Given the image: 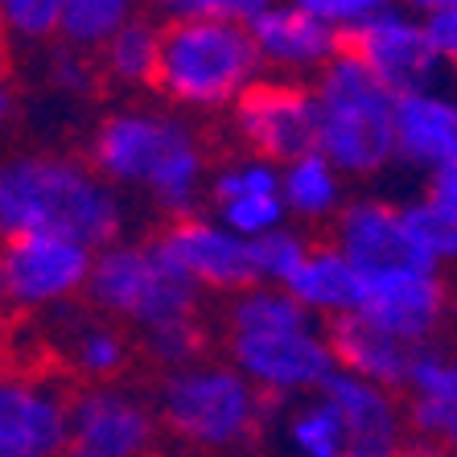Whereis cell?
I'll return each mask as SVG.
<instances>
[{"mask_svg": "<svg viewBox=\"0 0 457 457\" xmlns=\"http://www.w3.org/2000/svg\"><path fill=\"white\" fill-rule=\"evenodd\" d=\"M408 400H441V404H457V342L441 346V342H425L412 351L408 362Z\"/></svg>", "mask_w": 457, "mask_h": 457, "instance_id": "f1b7e54d", "label": "cell"}, {"mask_svg": "<svg viewBox=\"0 0 457 457\" xmlns=\"http://www.w3.org/2000/svg\"><path fill=\"white\" fill-rule=\"evenodd\" d=\"M247 37L260 58V71L277 79H297L309 83L326 62H334L342 54V37L293 9L288 0L268 4L264 12H255L247 21Z\"/></svg>", "mask_w": 457, "mask_h": 457, "instance_id": "ac0fdd59", "label": "cell"}, {"mask_svg": "<svg viewBox=\"0 0 457 457\" xmlns=\"http://www.w3.org/2000/svg\"><path fill=\"white\" fill-rule=\"evenodd\" d=\"M305 252H309V235L288 223L260 235V239H252V244H247V255H252V285L285 288L288 280H293V272L301 268Z\"/></svg>", "mask_w": 457, "mask_h": 457, "instance_id": "83f0119b", "label": "cell"}, {"mask_svg": "<svg viewBox=\"0 0 457 457\" xmlns=\"http://www.w3.org/2000/svg\"><path fill=\"white\" fill-rule=\"evenodd\" d=\"M288 4L301 9L305 17H313L318 25H326L330 33H338L342 42H346L354 29H362L371 17H379L392 0H288Z\"/></svg>", "mask_w": 457, "mask_h": 457, "instance_id": "1f68e13d", "label": "cell"}, {"mask_svg": "<svg viewBox=\"0 0 457 457\" xmlns=\"http://www.w3.org/2000/svg\"><path fill=\"white\" fill-rule=\"evenodd\" d=\"M395 165L420 178H436L457 165V87L433 83L408 96H395L392 107Z\"/></svg>", "mask_w": 457, "mask_h": 457, "instance_id": "e0dca14e", "label": "cell"}, {"mask_svg": "<svg viewBox=\"0 0 457 457\" xmlns=\"http://www.w3.org/2000/svg\"><path fill=\"white\" fill-rule=\"evenodd\" d=\"M178 17H214V21L247 25L255 12H264L277 0H165Z\"/></svg>", "mask_w": 457, "mask_h": 457, "instance_id": "e575fe53", "label": "cell"}, {"mask_svg": "<svg viewBox=\"0 0 457 457\" xmlns=\"http://www.w3.org/2000/svg\"><path fill=\"white\" fill-rule=\"evenodd\" d=\"M206 334L203 318H181V321H165L157 330H145L140 334V346L157 362L161 371H181V367H190V362L206 359Z\"/></svg>", "mask_w": 457, "mask_h": 457, "instance_id": "f546056e", "label": "cell"}, {"mask_svg": "<svg viewBox=\"0 0 457 457\" xmlns=\"http://www.w3.org/2000/svg\"><path fill=\"white\" fill-rule=\"evenodd\" d=\"M157 425L198 453H235L268 425V400L227 359L165 371L153 395Z\"/></svg>", "mask_w": 457, "mask_h": 457, "instance_id": "8992f818", "label": "cell"}, {"mask_svg": "<svg viewBox=\"0 0 457 457\" xmlns=\"http://www.w3.org/2000/svg\"><path fill=\"white\" fill-rule=\"evenodd\" d=\"M12 116H17V91H12L9 79L0 75V132L12 124Z\"/></svg>", "mask_w": 457, "mask_h": 457, "instance_id": "f35d334b", "label": "cell"}, {"mask_svg": "<svg viewBox=\"0 0 457 457\" xmlns=\"http://www.w3.org/2000/svg\"><path fill=\"white\" fill-rule=\"evenodd\" d=\"M425 29L433 37V50L441 58V66H445V75H457V4L425 17Z\"/></svg>", "mask_w": 457, "mask_h": 457, "instance_id": "d590c367", "label": "cell"}, {"mask_svg": "<svg viewBox=\"0 0 457 457\" xmlns=\"http://www.w3.org/2000/svg\"><path fill=\"white\" fill-rule=\"evenodd\" d=\"M318 132L313 153L330 161L346 181H371L395 165L392 140V107L395 96L351 50H342L309 79Z\"/></svg>", "mask_w": 457, "mask_h": 457, "instance_id": "5b68a950", "label": "cell"}, {"mask_svg": "<svg viewBox=\"0 0 457 457\" xmlns=\"http://www.w3.org/2000/svg\"><path fill=\"white\" fill-rule=\"evenodd\" d=\"M206 203H211V219H219L247 244L288 223L285 203H280V170L252 153H235L211 165Z\"/></svg>", "mask_w": 457, "mask_h": 457, "instance_id": "2e32d148", "label": "cell"}, {"mask_svg": "<svg viewBox=\"0 0 457 457\" xmlns=\"http://www.w3.org/2000/svg\"><path fill=\"white\" fill-rule=\"evenodd\" d=\"M0 309H4V280H0Z\"/></svg>", "mask_w": 457, "mask_h": 457, "instance_id": "7bdbcfd3", "label": "cell"}, {"mask_svg": "<svg viewBox=\"0 0 457 457\" xmlns=\"http://www.w3.org/2000/svg\"><path fill=\"white\" fill-rule=\"evenodd\" d=\"M354 318L371 321L375 330L392 334L408 346L436 342L453 318V293H449L441 268H400L362 277V297Z\"/></svg>", "mask_w": 457, "mask_h": 457, "instance_id": "8fae6325", "label": "cell"}, {"mask_svg": "<svg viewBox=\"0 0 457 457\" xmlns=\"http://www.w3.org/2000/svg\"><path fill=\"white\" fill-rule=\"evenodd\" d=\"M0 342H4V334H0Z\"/></svg>", "mask_w": 457, "mask_h": 457, "instance_id": "f6af8a7d", "label": "cell"}, {"mask_svg": "<svg viewBox=\"0 0 457 457\" xmlns=\"http://www.w3.org/2000/svg\"><path fill=\"white\" fill-rule=\"evenodd\" d=\"M153 4H165V0H153Z\"/></svg>", "mask_w": 457, "mask_h": 457, "instance_id": "ee69618b", "label": "cell"}, {"mask_svg": "<svg viewBox=\"0 0 457 457\" xmlns=\"http://www.w3.org/2000/svg\"><path fill=\"white\" fill-rule=\"evenodd\" d=\"M83 161L120 194H140L165 223L203 211L211 149L203 132L173 107L128 104L107 112L91 137Z\"/></svg>", "mask_w": 457, "mask_h": 457, "instance_id": "6da1fadb", "label": "cell"}, {"mask_svg": "<svg viewBox=\"0 0 457 457\" xmlns=\"http://www.w3.org/2000/svg\"><path fill=\"white\" fill-rule=\"evenodd\" d=\"M161 252L173 260L181 277L190 280L198 293H223L235 297L239 288L252 285V255H247V239L227 231L219 219L194 211L186 219L165 223L157 235Z\"/></svg>", "mask_w": 457, "mask_h": 457, "instance_id": "9a60e30c", "label": "cell"}, {"mask_svg": "<svg viewBox=\"0 0 457 457\" xmlns=\"http://www.w3.org/2000/svg\"><path fill=\"white\" fill-rule=\"evenodd\" d=\"M128 227V198L83 157L21 149L0 157V244L17 235H66L75 244H116Z\"/></svg>", "mask_w": 457, "mask_h": 457, "instance_id": "7a4b0ae2", "label": "cell"}, {"mask_svg": "<svg viewBox=\"0 0 457 457\" xmlns=\"http://www.w3.org/2000/svg\"><path fill=\"white\" fill-rule=\"evenodd\" d=\"M400 457H449L445 449L436 445V441H428V436H404V445H400Z\"/></svg>", "mask_w": 457, "mask_h": 457, "instance_id": "8d00e7d4", "label": "cell"}, {"mask_svg": "<svg viewBox=\"0 0 457 457\" xmlns=\"http://www.w3.org/2000/svg\"><path fill=\"white\" fill-rule=\"evenodd\" d=\"M46 83L58 96H75V99H91L104 87L96 71V58L79 50H66V46H54L50 58H46Z\"/></svg>", "mask_w": 457, "mask_h": 457, "instance_id": "d6a6232c", "label": "cell"}, {"mask_svg": "<svg viewBox=\"0 0 457 457\" xmlns=\"http://www.w3.org/2000/svg\"><path fill=\"white\" fill-rule=\"evenodd\" d=\"M62 0H0V37L17 46H46L58 33Z\"/></svg>", "mask_w": 457, "mask_h": 457, "instance_id": "4dcf8cb0", "label": "cell"}, {"mask_svg": "<svg viewBox=\"0 0 457 457\" xmlns=\"http://www.w3.org/2000/svg\"><path fill=\"white\" fill-rule=\"evenodd\" d=\"M321 395L338 412L351 453H400L408 436V416L400 392H387V387L367 383L359 375L334 371L321 383Z\"/></svg>", "mask_w": 457, "mask_h": 457, "instance_id": "d6986e66", "label": "cell"}, {"mask_svg": "<svg viewBox=\"0 0 457 457\" xmlns=\"http://www.w3.org/2000/svg\"><path fill=\"white\" fill-rule=\"evenodd\" d=\"M330 227H334L330 244L359 268L362 277L400 272V268H433L412 239V227L404 219V203H392L383 194L351 198Z\"/></svg>", "mask_w": 457, "mask_h": 457, "instance_id": "4fadbf2b", "label": "cell"}, {"mask_svg": "<svg viewBox=\"0 0 457 457\" xmlns=\"http://www.w3.org/2000/svg\"><path fill=\"white\" fill-rule=\"evenodd\" d=\"M157 54H161V25L137 12L124 29L96 54V71L104 87L116 91H149L157 79Z\"/></svg>", "mask_w": 457, "mask_h": 457, "instance_id": "d4e9b609", "label": "cell"}, {"mask_svg": "<svg viewBox=\"0 0 457 457\" xmlns=\"http://www.w3.org/2000/svg\"><path fill=\"white\" fill-rule=\"evenodd\" d=\"M227 124H231L235 140L244 145V153L272 161L280 170L285 161L313 149V132H318L313 91L297 79L260 75L227 107Z\"/></svg>", "mask_w": 457, "mask_h": 457, "instance_id": "9c48e42d", "label": "cell"}, {"mask_svg": "<svg viewBox=\"0 0 457 457\" xmlns=\"http://www.w3.org/2000/svg\"><path fill=\"white\" fill-rule=\"evenodd\" d=\"M71 392L37 371H0V457H58Z\"/></svg>", "mask_w": 457, "mask_h": 457, "instance_id": "5bb4252c", "label": "cell"}, {"mask_svg": "<svg viewBox=\"0 0 457 457\" xmlns=\"http://www.w3.org/2000/svg\"><path fill=\"white\" fill-rule=\"evenodd\" d=\"M326 334H330V351H334V367L338 371L359 375L367 383H379L387 392H404L408 362H412L416 346L375 330L371 321H362V318L330 321Z\"/></svg>", "mask_w": 457, "mask_h": 457, "instance_id": "7402d4cb", "label": "cell"}, {"mask_svg": "<svg viewBox=\"0 0 457 457\" xmlns=\"http://www.w3.org/2000/svg\"><path fill=\"white\" fill-rule=\"evenodd\" d=\"M58 457H91V453H79V449H71V445H66V449H62V453H58Z\"/></svg>", "mask_w": 457, "mask_h": 457, "instance_id": "60d3db41", "label": "cell"}, {"mask_svg": "<svg viewBox=\"0 0 457 457\" xmlns=\"http://www.w3.org/2000/svg\"><path fill=\"white\" fill-rule=\"evenodd\" d=\"M404 219L412 227L416 247L425 252L433 268H457V203L436 198V194H420L412 203H404Z\"/></svg>", "mask_w": 457, "mask_h": 457, "instance_id": "4316f807", "label": "cell"}, {"mask_svg": "<svg viewBox=\"0 0 457 457\" xmlns=\"http://www.w3.org/2000/svg\"><path fill=\"white\" fill-rule=\"evenodd\" d=\"M408 433L428 436L445 449L449 457H457V404H441V400H404Z\"/></svg>", "mask_w": 457, "mask_h": 457, "instance_id": "836d02e7", "label": "cell"}, {"mask_svg": "<svg viewBox=\"0 0 457 457\" xmlns=\"http://www.w3.org/2000/svg\"><path fill=\"white\" fill-rule=\"evenodd\" d=\"M50 318H54V354L62 359V367L83 387L120 383V375L132 367V338L112 318H104L96 309L79 313L75 305L58 309Z\"/></svg>", "mask_w": 457, "mask_h": 457, "instance_id": "ffe728a7", "label": "cell"}, {"mask_svg": "<svg viewBox=\"0 0 457 457\" xmlns=\"http://www.w3.org/2000/svg\"><path fill=\"white\" fill-rule=\"evenodd\" d=\"M428 194L457 203V165H449V170H441L436 178H428Z\"/></svg>", "mask_w": 457, "mask_h": 457, "instance_id": "74e56055", "label": "cell"}, {"mask_svg": "<svg viewBox=\"0 0 457 457\" xmlns=\"http://www.w3.org/2000/svg\"><path fill=\"white\" fill-rule=\"evenodd\" d=\"M272 445L277 457H346V433L342 420L326 395H301V400H285L280 412L272 416Z\"/></svg>", "mask_w": 457, "mask_h": 457, "instance_id": "cb8c5ba5", "label": "cell"}, {"mask_svg": "<svg viewBox=\"0 0 457 457\" xmlns=\"http://www.w3.org/2000/svg\"><path fill=\"white\" fill-rule=\"evenodd\" d=\"M83 297L96 313L112 318L116 326H132L137 334L203 313V293L173 268L157 235L153 239L120 235L116 244L99 247L91 255Z\"/></svg>", "mask_w": 457, "mask_h": 457, "instance_id": "52a82bcc", "label": "cell"}, {"mask_svg": "<svg viewBox=\"0 0 457 457\" xmlns=\"http://www.w3.org/2000/svg\"><path fill=\"white\" fill-rule=\"evenodd\" d=\"M260 71L247 25L214 17H178L161 25L153 91L181 116H214L244 96Z\"/></svg>", "mask_w": 457, "mask_h": 457, "instance_id": "277c9868", "label": "cell"}, {"mask_svg": "<svg viewBox=\"0 0 457 457\" xmlns=\"http://www.w3.org/2000/svg\"><path fill=\"white\" fill-rule=\"evenodd\" d=\"M280 203L285 219L301 227H330L351 203V181L334 170L321 153H301V157L280 165Z\"/></svg>", "mask_w": 457, "mask_h": 457, "instance_id": "603a6c76", "label": "cell"}, {"mask_svg": "<svg viewBox=\"0 0 457 457\" xmlns=\"http://www.w3.org/2000/svg\"><path fill=\"white\" fill-rule=\"evenodd\" d=\"M153 400L124 383L79 387L66 404V445L91 457H153L157 449Z\"/></svg>", "mask_w": 457, "mask_h": 457, "instance_id": "30bf717a", "label": "cell"}, {"mask_svg": "<svg viewBox=\"0 0 457 457\" xmlns=\"http://www.w3.org/2000/svg\"><path fill=\"white\" fill-rule=\"evenodd\" d=\"M346 457H400V453H346Z\"/></svg>", "mask_w": 457, "mask_h": 457, "instance_id": "b9f144b4", "label": "cell"}, {"mask_svg": "<svg viewBox=\"0 0 457 457\" xmlns=\"http://www.w3.org/2000/svg\"><path fill=\"white\" fill-rule=\"evenodd\" d=\"M342 50H351L392 96H408V91H420V87H433L449 79L433 50L425 17L400 9L395 0L379 17H371L362 29H354L342 42Z\"/></svg>", "mask_w": 457, "mask_h": 457, "instance_id": "7c38bea8", "label": "cell"}, {"mask_svg": "<svg viewBox=\"0 0 457 457\" xmlns=\"http://www.w3.org/2000/svg\"><path fill=\"white\" fill-rule=\"evenodd\" d=\"M91 247L66 239V235H17L0 244V280H4V305L17 313L50 318L58 309H71L91 277Z\"/></svg>", "mask_w": 457, "mask_h": 457, "instance_id": "ba28073f", "label": "cell"}, {"mask_svg": "<svg viewBox=\"0 0 457 457\" xmlns=\"http://www.w3.org/2000/svg\"><path fill=\"white\" fill-rule=\"evenodd\" d=\"M285 293L305 309L309 318H318L321 326L359 313L362 297V272L338 252L334 244H309L301 268L285 285Z\"/></svg>", "mask_w": 457, "mask_h": 457, "instance_id": "44dd1931", "label": "cell"}, {"mask_svg": "<svg viewBox=\"0 0 457 457\" xmlns=\"http://www.w3.org/2000/svg\"><path fill=\"white\" fill-rule=\"evenodd\" d=\"M137 12H140V0H62L54 37L66 50L99 54Z\"/></svg>", "mask_w": 457, "mask_h": 457, "instance_id": "484cf974", "label": "cell"}, {"mask_svg": "<svg viewBox=\"0 0 457 457\" xmlns=\"http://www.w3.org/2000/svg\"><path fill=\"white\" fill-rule=\"evenodd\" d=\"M223 346L227 362L268 404L321 392V383L338 371L326 326L272 285H247L227 301Z\"/></svg>", "mask_w": 457, "mask_h": 457, "instance_id": "3957f363", "label": "cell"}, {"mask_svg": "<svg viewBox=\"0 0 457 457\" xmlns=\"http://www.w3.org/2000/svg\"><path fill=\"white\" fill-rule=\"evenodd\" d=\"M449 4H457V0H400V9L416 12V17H433V12L449 9Z\"/></svg>", "mask_w": 457, "mask_h": 457, "instance_id": "ab89813d", "label": "cell"}]
</instances>
